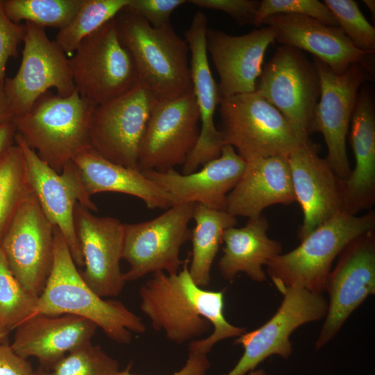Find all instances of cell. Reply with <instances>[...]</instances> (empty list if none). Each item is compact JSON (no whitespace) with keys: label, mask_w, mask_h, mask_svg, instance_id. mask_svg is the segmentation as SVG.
<instances>
[{"label":"cell","mask_w":375,"mask_h":375,"mask_svg":"<svg viewBox=\"0 0 375 375\" xmlns=\"http://www.w3.org/2000/svg\"><path fill=\"white\" fill-rule=\"evenodd\" d=\"M115 20L119 40L135 65L140 85L156 101L174 99L193 92L189 47L171 24L154 28L125 10Z\"/></svg>","instance_id":"3"},{"label":"cell","mask_w":375,"mask_h":375,"mask_svg":"<svg viewBox=\"0 0 375 375\" xmlns=\"http://www.w3.org/2000/svg\"><path fill=\"white\" fill-rule=\"evenodd\" d=\"M97 328L94 322L74 315L36 313L15 329L10 346L19 356L34 357L40 367L48 369L68 353L91 342Z\"/></svg>","instance_id":"24"},{"label":"cell","mask_w":375,"mask_h":375,"mask_svg":"<svg viewBox=\"0 0 375 375\" xmlns=\"http://www.w3.org/2000/svg\"><path fill=\"white\" fill-rule=\"evenodd\" d=\"M189 174L174 169L165 172H142L170 197L172 204L194 203L225 210L226 197L235 186L246 167V161L229 144H224L220 155Z\"/></svg>","instance_id":"22"},{"label":"cell","mask_w":375,"mask_h":375,"mask_svg":"<svg viewBox=\"0 0 375 375\" xmlns=\"http://www.w3.org/2000/svg\"><path fill=\"white\" fill-rule=\"evenodd\" d=\"M10 331L5 326L0 317V344L8 343V336Z\"/></svg>","instance_id":"44"},{"label":"cell","mask_w":375,"mask_h":375,"mask_svg":"<svg viewBox=\"0 0 375 375\" xmlns=\"http://www.w3.org/2000/svg\"><path fill=\"white\" fill-rule=\"evenodd\" d=\"M25 24L20 67L15 76L6 78L3 83L14 117L28 112L50 88L63 97L76 90L66 54L47 37L44 28L30 22Z\"/></svg>","instance_id":"12"},{"label":"cell","mask_w":375,"mask_h":375,"mask_svg":"<svg viewBox=\"0 0 375 375\" xmlns=\"http://www.w3.org/2000/svg\"><path fill=\"white\" fill-rule=\"evenodd\" d=\"M317 146L310 140L288 157L297 201L303 211L298 231L300 240L338 212L344 210L343 184L325 158L318 155Z\"/></svg>","instance_id":"19"},{"label":"cell","mask_w":375,"mask_h":375,"mask_svg":"<svg viewBox=\"0 0 375 375\" xmlns=\"http://www.w3.org/2000/svg\"><path fill=\"white\" fill-rule=\"evenodd\" d=\"M54 233L53 263L46 285L38 297L35 313L70 314L84 317L114 342L128 344L132 333H144L142 319L122 301L103 299L84 281L69 247L57 227Z\"/></svg>","instance_id":"2"},{"label":"cell","mask_w":375,"mask_h":375,"mask_svg":"<svg viewBox=\"0 0 375 375\" xmlns=\"http://www.w3.org/2000/svg\"><path fill=\"white\" fill-rule=\"evenodd\" d=\"M255 92L281 112L303 142L310 140L321 86L315 64L301 50L277 47L262 67Z\"/></svg>","instance_id":"8"},{"label":"cell","mask_w":375,"mask_h":375,"mask_svg":"<svg viewBox=\"0 0 375 375\" xmlns=\"http://www.w3.org/2000/svg\"><path fill=\"white\" fill-rule=\"evenodd\" d=\"M190 255L174 274H152L139 290L140 309L152 328L164 331L167 339L188 351L207 354L219 341L247 332L230 324L224 314V292L206 290L192 280L188 269Z\"/></svg>","instance_id":"1"},{"label":"cell","mask_w":375,"mask_h":375,"mask_svg":"<svg viewBox=\"0 0 375 375\" xmlns=\"http://www.w3.org/2000/svg\"><path fill=\"white\" fill-rule=\"evenodd\" d=\"M268 229V221L262 214L249 219L243 227L224 231L223 255L217 266L224 279L233 281L240 272L256 282L266 279L262 267L282 252L281 243L269 238Z\"/></svg>","instance_id":"28"},{"label":"cell","mask_w":375,"mask_h":375,"mask_svg":"<svg viewBox=\"0 0 375 375\" xmlns=\"http://www.w3.org/2000/svg\"><path fill=\"white\" fill-rule=\"evenodd\" d=\"M187 2L185 0H130L123 10L144 19L154 28H160L171 24L173 11Z\"/></svg>","instance_id":"37"},{"label":"cell","mask_w":375,"mask_h":375,"mask_svg":"<svg viewBox=\"0 0 375 375\" xmlns=\"http://www.w3.org/2000/svg\"><path fill=\"white\" fill-rule=\"evenodd\" d=\"M279 14L307 16L338 27L333 13L324 2L318 0H262L257 10L254 25L259 26L265 18Z\"/></svg>","instance_id":"36"},{"label":"cell","mask_w":375,"mask_h":375,"mask_svg":"<svg viewBox=\"0 0 375 375\" xmlns=\"http://www.w3.org/2000/svg\"><path fill=\"white\" fill-rule=\"evenodd\" d=\"M192 219L195 226L192 230V253L188 269L194 283L204 288L210 283L211 268L222 242L223 232L235 226L237 218L226 210L195 203Z\"/></svg>","instance_id":"29"},{"label":"cell","mask_w":375,"mask_h":375,"mask_svg":"<svg viewBox=\"0 0 375 375\" xmlns=\"http://www.w3.org/2000/svg\"><path fill=\"white\" fill-rule=\"evenodd\" d=\"M328 274L327 313L315 342L319 349L340 330L350 315L375 293V236L374 231L351 241L340 253Z\"/></svg>","instance_id":"15"},{"label":"cell","mask_w":375,"mask_h":375,"mask_svg":"<svg viewBox=\"0 0 375 375\" xmlns=\"http://www.w3.org/2000/svg\"><path fill=\"white\" fill-rule=\"evenodd\" d=\"M219 105L224 144L232 146L245 161L288 157L306 142L281 112L256 92L221 99Z\"/></svg>","instance_id":"6"},{"label":"cell","mask_w":375,"mask_h":375,"mask_svg":"<svg viewBox=\"0 0 375 375\" xmlns=\"http://www.w3.org/2000/svg\"><path fill=\"white\" fill-rule=\"evenodd\" d=\"M363 86L351 119L355 167L343 184L344 210L351 215L371 208L375 201L374 104L369 89Z\"/></svg>","instance_id":"26"},{"label":"cell","mask_w":375,"mask_h":375,"mask_svg":"<svg viewBox=\"0 0 375 375\" xmlns=\"http://www.w3.org/2000/svg\"><path fill=\"white\" fill-rule=\"evenodd\" d=\"M362 2L367 7L372 15L374 18L375 15V1L374 0H363Z\"/></svg>","instance_id":"45"},{"label":"cell","mask_w":375,"mask_h":375,"mask_svg":"<svg viewBox=\"0 0 375 375\" xmlns=\"http://www.w3.org/2000/svg\"><path fill=\"white\" fill-rule=\"evenodd\" d=\"M156 102L140 85L96 106L90 123L92 148L104 158L138 169L140 144Z\"/></svg>","instance_id":"13"},{"label":"cell","mask_w":375,"mask_h":375,"mask_svg":"<svg viewBox=\"0 0 375 375\" xmlns=\"http://www.w3.org/2000/svg\"><path fill=\"white\" fill-rule=\"evenodd\" d=\"M207 19L197 12L185 33L190 53V74L193 93L199 109L200 133L197 144L182 166V174H189L220 155L224 145L222 133L214 123V115L220 101L218 84L208 61L206 49Z\"/></svg>","instance_id":"20"},{"label":"cell","mask_w":375,"mask_h":375,"mask_svg":"<svg viewBox=\"0 0 375 375\" xmlns=\"http://www.w3.org/2000/svg\"><path fill=\"white\" fill-rule=\"evenodd\" d=\"M313 63L319 76L321 92L312 132L322 134L327 148L325 159L335 175L345 181L351 172L346 147L349 124L360 88L372 78V72L356 63L338 75L314 56Z\"/></svg>","instance_id":"10"},{"label":"cell","mask_w":375,"mask_h":375,"mask_svg":"<svg viewBox=\"0 0 375 375\" xmlns=\"http://www.w3.org/2000/svg\"><path fill=\"white\" fill-rule=\"evenodd\" d=\"M74 226L84 261V281L103 298L119 295L126 283L120 267L124 224L114 217L95 216L77 202Z\"/></svg>","instance_id":"18"},{"label":"cell","mask_w":375,"mask_h":375,"mask_svg":"<svg viewBox=\"0 0 375 375\" xmlns=\"http://www.w3.org/2000/svg\"><path fill=\"white\" fill-rule=\"evenodd\" d=\"M188 2L199 8L226 12L242 26L254 25L260 3L255 0H191Z\"/></svg>","instance_id":"39"},{"label":"cell","mask_w":375,"mask_h":375,"mask_svg":"<svg viewBox=\"0 0 375 375\" xmlns=\"http://www.w3.org/2000/svg\"><path fill=\"white\" fill-rule=\"evenodd\" d=\"M130 0H82L72 21L58 31L55 42L65 54L72 53L81 42L115 18Z\"/></svg>","instance_id":"31"},{"label":"cell","mask_w":375,"mask_h":375,"mask_svg":"<svg viewBox=\"0 0 375 375\" xmlns=\"http://www.w3.org/2000/svg\"><path fill=\"white\" fill-rule=\"evenodd\" d=\"M374 227L373 211L360 216L338 212L297 247L271 259L265 265L267 274L281 293L291 287L322 293L335 259L351 241Z\"/></svg>","instance_id":"5"},{"label":"cell","mask_w":375,"mask_h":375,"mask_svg":"<svg viewBox=\"0 0 375 375\" xmlns=\"http://www.w3.org/2000/svg\"><path fill=\"white\" fill-rule=\"evenodd\" d=\"M262 24L273 28L275 41L312 53L336 74L356 63L373 71L374 53L357 49L338 26H328L307 16L279 14Z\"/></svg>","instance_id":"21"},{"label":"cell","mask_w":375,"mask_h":375,"mask_svg":"<svg viewBox=\"0 0 375 375\" xmlns=\"http://www.w3.org/2000/svg\"><path fill=\"white\" fill-rule=\"evenodd\" d=\"M334 15L338 27L358 49L374 53L375 28L353 0L323 1Z\"/></svg>","instance_id":"35"},{"label":"cell","mask_w":375,"mask_h":375,"mask_svg":"<svg viewBox=\"0 0 375 375\" xmlns=\"http://www.w3.org/2000/svg\"><path fill=\"white\" fill-rule=\"evenodd\" d=\"M33 194L23 151L15 144L0 158V249L18 210Z\"/></svg>","instance_id":"30"},{"label":"cell","mask_w":375,"mask_h":375,"mask_svg":"<svg viewBox=\"0 0 375 375\" xmlns=\"http://www.w3.org/2000/svg\"><path fill=\"white\" fill-rule=\"evenodd\" d=\"M210 363L206 354L189 351L188 359L184 366L172 375H206ZM131 365L119 371L117 375H133L131 373Z\"/></svg>","instance_id":"41"},{"label":"cell","mask_w":375,"mask_h":375,"mask_svg":"<svg viewBox=\"0 0 375 375\" xmlns=\"http://www.w3.org/2000/svg\"><path fill=\"white\" fill-rule=\"evenodd\" d=\"M118 362L92 342L68 353L48 369L39 367L35 375H117Z\"/></svg>","instance_id":"34"},{"label":"cell","mask_w":375,"mask_h":375,"mask_svg":"<svg viewBox=\"0 0 375 375\" xmlns=\"http://www.w3.org/2000/svg\"><path fill=\"white\" fill-rule=\"evenodd\" d=\"M275 32L263 26L242 35L207 29L206 49L219 74L220 98L256 91L265 53Z\"/></svg>","instance_id":"23"},{"label":"cell","mask_w":375,"mask_h":375,"mask_svg":"<svg viewBox=\"0 0 375 375\" xmlns=\"http://www.w3.org/2000/svg\"><path fill=\"white\" fill-rule=\"evenodd\" d=\"M1 249L16 278L38 297L53 267L54 233L34 193L18 210Z\"/></svg>","instance_id":"16"},{"label":"cell","mask_w":375,"mask_h":375,"mask_svg":"<svg viewBox=\"0 0 375 375\" xmlns=\"http://www.w3.org/2000/svg\"><path fill=\"white\" fill-rule=\"evenodd\" d=\"M82 0H2L8 17L13 22L32 23L40 28L65 27L76 14Z\"/></svg>","instance_id":"32"},{"label":"cell","mask_w":375,"mask_h":375,"mask_svg":"<svg viewBox=\"0 0 375 375\" xmlns=\"http://www.w3.org/2000/svg\"><path fill=\"white\" fill-rule=\"evenodd\" d=\"M248 375H267L265 372L262 369H257L251 371L248 374Z\"/></svg>","instance_id":"46"},{"label":"cell","mask_w":375,"mask_h":375,"mask_svg":"<svg viewBox=\"0 0 375 375\" xmlns=\"http://www.w3.org/2000/svg\"><path fill=\"white\" fill-rule=\"evenodd\" d=\"M16 133L12 120L0 125V158L10 147L15 144Z\"/></svg>","instance_id":"42"},{"label":"cell","mask_w":375,"mask_h":375,"mask_svg":"<svg viewBox=\"0 0 375 375\" xmlns=\"http://www.w3.org/2000/svg\"><path fill=\"white\" fill-rule=\"evenodd\" d=\"M26 24L12 22L0 0V83H4L6 67L10 58H17L18 47L26 35Z\"/></svg>","instance_id":"38"},{"label":"cell","mask_w":375,"mask_h":375,"mask_svg":"<svg viewBox=\"0 0 375 375\" xmlns=\"http://www.w3.org/2000/svg\"><path fill=\"white\" fill-rule=\"evenodd\" d=\"M38 297L28 293L14 276L0 249V317L10 331L35 313Z\"/></svg>","instance_id":"33"},{"label":"cell","mask_w":375,"mask_h":375,"mask_svg":"<svg viewBox=\"0 0 375 375\" xmlns=\"http://www.w3.org/2000/svg\"><path fill=\"white\" fill-rule=\"evenodd\" d=\"M31 365L8 343L0 344V375H35Z\"/></svg>","instance_id":"40"},{"label":"cell","mask_w":375,"mask_h":375,"mask_svg":"<svg viewBox=\"0 0 375 375\" xmlns=\"http://www.w3.org/2000/svg\"><path fill=\"white\" fill-rule=\"evenodd\" d=\"M95 106L76 90L65 97L49 90L12 122L38 157L60 174L75 156L91 147L89 129Z\"/></svg>","instance_id":"4"},{"label":"cell","mask_w":375,"mask_h":375,"mask_svg":"<svg viewBox=\"0 0 375 375\" xmlns=\"http://www.w3.org/2000/svg\"><path fill=\"white\" fill-rule=\"evenodd\" d=\"M85 197L112 192L136 197L147 208L168 209L173 206L169 195L142 172L115 164L99 155L92 147L72 160Z\"/></svg>","instance_id":"27"},{"label":"cell","mask_w":375,"mask_h":375,"mask_svg":"<svg viewBox=\"0 0 375 375\" xmlns=\"http://www.w3.org/2000/svg\"><path fill=\"white\" fill-rule=\"evenodd\" d=\"M69 61L76 91L95 106L140 85L132 57L119 40L115 18L85 37Z\"/></svg>","instance_id":"7"},{"label":"cell","mask_w":375,"mask_h":375,"mask_svg":"<svg viewBox=\"0 0 375 375\" xmlns=\"http://www.w3.org/2000/svg\"><path fill=\"white\" fill-rule=\"evenodd\" d=\"M200 133L194 93L156 101L138 153V169L165 172L185 163Z\"/></svg>","instance_id":"14"},{"label":"cell","mask_w":375,"mask_h":375,"mask_svg":"<svg viewBox=\"0 0 375 375\" xmlns=\"http://www.w3.org/2000/svg\"><path fill=\"white\" fill-rule=\"evenodd\" d=\"M294 201L288 157L270 156L246 161L242 176L226 197L225 210L250 219L268 206Z\"/></svg>","instance_id":"25"},{"label":"cell","mask_w":375,"mask_h":375,"mask_svg":"<svg viewBox=\"0 0 375 375\" xmlns=\"http://www.w3.org/2000/svg\"><path fill=\"white\" fill-rule=\"evenodd\" d=\"M15 141L23 151L29 182L44 215L61 233L76 266L84 267L74 226L75 206L78 202L90 211L98 209L85 198L72 161L59 174L44 162L17 133Z\"/></svg>","instance_id":"17"},{"label":"cell","mask_w":375,"mask_h":375,"mask_svg":"<svg viewBox=\"0 0 375 375\" xmlns=\"http://www.w3.org/2000/svg\"><path fill=\"white\" fill-rule=\"evenodd\" d=\"M14 114L8 100L4 85L0 83V125L11 121Z\"/></svg>","instance_id":"43"},{"label":"cell","mask_w":375,"mask_h":375,"mask_svg":"<svg viewBox=\"0 0 375 375\" xmlns=\"http://www.w3.org/2000/svg\"><path fill=\"white\" fill-rule=\"evenodd\" d=\"M276 313L263 325L235 339L244 352L237 364L224 375H246L269 356L288 358L293 351L291 334L303 324L324 318L328 302L322 293L291 287L282 293Z\"/></svg>","instance_id":"11"},{"label":"cell","mask_w":375,"mask_h":375,"mask_svg":"<svg viewBox=\"0 0 375 375\" xmlns=\"http://www.w3.org/2000/svg\"><path fill=\"white\" fill-rule=\"evenodd\" d=\"M195 203L176 204L158 217L143 222L124 224L122 259L129 268L126 282L138 280L148 274L179 272L184 261L179 258L182 245L190 240L188 227Z\"/></svg>","instance_id":"9"}]
</instances>
